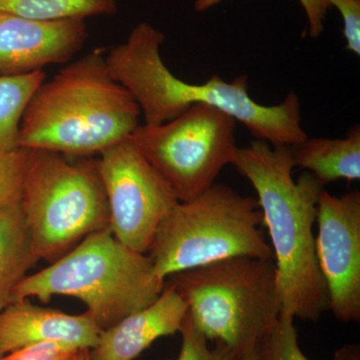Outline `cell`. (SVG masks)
<instances>
[{"label":"cell","instance_id":"10","mask_svg":"<svg viewBox=\"0 0 360 360\" xmlns=\"http://www.w3.org/2000/svg\"><path fill=\"white\" fill-rule=\"evenodd\" d=\"M315 255L329 310L345 323L360 321V193L322 191L317 205Z\"/></svg>","mask_w":360,"mask_h":360},{"label":"cell","instance_id":"5","mask_svg":"<svg viewBox=\"0 0 360 360\" xmlns=\"http://www.w3.org/2000/svg\"><path fill=\"white\" fill-rule=\"evenodd\" d=\"M262 226L257 198L214 184L193 200L174 205L156 231L149 257L165 281L179 272L226 258L274 259Z\"/></svg>","mask_w":360,"mask_h":360},{"label":"cell","instance_id":"22","mask_svg":"<svg viewBox=\"0 0 360 360\" xmlns=\"http://www.w3.org/2000/svg\"><path fill=\"white\" fill-rule=\"evenodd\" d=\"M340 11L343 20L345 49L360 56V0H326Z\"/></svg>","mask_w":360,"mask_h":360},{"label":"cell","instance_id":"24","mask_svg":"<svg viewBox=\"0 0 360 360\" xmlns=\"http://www.w3.org/2000/svg\"><path fill=\"white\" fill-rule=\"evenodd\" d=\"M225 360H257V345L236 350L227 347Z\"/></svg>","mask_w":360,"mask_h":360},{"label":"cell","instance_id":"6","mask_svg":"<svg viewBox=\"0 0 360 360\" xmlns=\"http://www.w3.org/2000/svg\"><path fill=\"white\" fill-rule=\"evenodd\" d=\"M168 278L196 330L231 349L257 345L281 312L274 259L226 258Z\"/></svg>","mask_w":360,"mask_h":360},{"label":"cell","instance_id":"11","mask_svg":"<svg viewBox=\"0 0 360 360\" xmlns=\"http://www.w3.org/2000/svg\"><path fill=\"white\" fill-rule=\"evenodd\" d=\"M86 39L84 20H37L0 11V77L68 63Z\"/></svg>","mask_w":360,"mask_h":360},{"label":"cell","instance_id":"20","mask_svg":"<svg viewBox=\"0 0 360 360\" xmlns=\"http://www.w3.org/2000/svg\"><path fill=\"white\" fill-rule=\"evenodd\" d=\"M179 333L182 338L181 348L174 360H225L227 347L217 343L213 349L210 348L208 340L194 328L188 311Z\"/></svg>","mask_w":360,"mask_h":360},{"label":"cell","instance_id":"17","mask_svg":"<svg viewBox=\"0 0 360 360\" xmlns=\"http://www.w3.org/2000/svg\"><path fill=\"white\" fill-rule=\"evenodd\" d=\"M0 11L37 20H85L113 15L115 0H0Z\"/></svg>","mask_w":360,"mask_h":360},{"label":"cell","instance_id":"25","mask_svg":"<svg viewBox=\"0 0 360 360\" xmlns=\"http://www.w3.org/2000/svg\"><path fill=\"white\" fill-rule=\"evenodd\" d=\"M333 360H360L359 345H345L335 352Z\"/></svg>","mask_w":360,"mask_h":360},{"label":"cell","instance_id":"16","mask_svg":"<svg viewBox=\"0 0 360 360\" xmlns=\"http://www.w3.org/2000/svg\"><path fill=\"white\" fill-rule=\"evenodd\" d=\"M45 77L44 70L18 77H0V153L20 148L21 120Z\"/></svg>","mask_w":360,"mask_h":360},{"label":"cell","instance_id":"21","mask_svg":"<svg viewBox=\"0 0 360 360\" xmlns=\"http://www.w3.org/2000/svg\"><path fill=\"white\" fill-rule=\"evenodd\" d=\"M82 350L68 343L42 341L2 355L1 360H75Z\"/></svg>","mask_w":360,"mask_h":360},{"label":"cell","instance_id":"27","mask_svg":"<svg viewBox=\"0 0 360 360\" xmlns=\"http://www.w3.org/2000/svg\"><path fill=\"white\" fill-rule=\"evenodd\" d=\"M0 360H1V355H0Z\"/></svg>","mask_w":360,"mask_h":360},{"label":"cell","instance_id":"9","mask_svg":"<svg viewBox=\"0 0 360 360\" xmlns=\"http://www.w3.org/2000/svg\"><path fill=\"white\" fill-rule=\"evenodd\" d=\"M96 161L111 231L130 250L146 255L161 221L179 202L176 194L130 139L106 148Z\"/></svg>","mask_w":360,"mask_h":360},{"label":"cell","instance_id":"18","mask_svg":"<svg viewBox=\"0 0 360 360\" xmlns=\"http://www.w3.org/2000/svg\"><path fill=\"white\" fill-rule=\"evenodd\" d=\"M257 360H309L298 345L295 317L288 314H279L257 345Z\"/></svg>","mask_w":360,"mask_h":360},{"label":"cell","instance_id":"23","mask_svg":"<svg viewBox=\"0 0 360 360\" xmlns=\"http://www.w3.org/2000/svg\"><path fill=\"white\" fill-rule=\"evenodd\" d=\"M224 0H195L194 8L196 11H205L217 6ZM302 4L307 18V33L312 39L321 37L326 27L328 6L326 0H298Z\"/></svg>","mask_w":360,"mask_h":360},{"label":"cell","instance_id":"14","mask_svg":"<svg viewBox=\"0 0 360 360\" xmlns=\"http://www.w3.org/2000/svg\"><path fill=\"white\" fill-rule=\"evenodd\" d=\"M295 167L314 175L322 186L338 179H360V127L355 125L345 139L307 137L290 148Z\"/></svg>","mask_w":360,"mask_h":360},{"label":"cell","instance_id":"1","mask_svg":"<svg viewBox=\"0 0 360 360\" xmlns=\"http://www.w3.org/2000/svg\"><path fill=\"white\" fill-rule=\"evenodd\" d=\"M165 35L148 22L135 26L129 39L106 56L111 75L139 104L146 124H162L196 103L210 104L243 123L258 141L295 146L309 137L302 129V103L295 91L283 103L264 105L248 94L246 75L227 82L213 75L201 84L175 77L160 54Z\"/></svg>","mask_w":360,"mask_h":360},{"label":"cell","instance_id":"26","mask_svg":"<svg viewBox=\"0 0 360 360\" xmlns=\"http://www.w3.org/2000/svg\"><path fill=\"white\" fill-rule=\"evenodd\" d=\"M75 360H90L89 349H82Z\"/></svg>","mask_w":360,"mask_h":360},{"label":"cell","instance_id":"8","mask_svg":"<svg viewBox=\"0 0 360 360\" xmlns=\"http://www.w3.org/2000/svg\"><path fill=\"white\" fill-rule=\"evenodd\" d=\"M236 120L196 103L162 124L139 125L130 141L169 184L179 201L193 200L215 184L238 151Z\"/></svg>","mask_w":360,"mask_h":360},{"label":"cell","instance_id":"15","mask_svg":"<svg viewBox=\"0 0 360 360\" xmlns=\"http://www.w3.org/2000/svg\"><path fill=\"white\" fill-rule=\"evenodd\" d=\"M20 200L0 210V311L13 302V291L35 262Z\"/></svg>","mask_w":360,"mask_h":360},{"label":"cell","instance_id":"13","mask_svg":"<svg viewBox=\"0 0 360 360\" xmlns=\"http://www.w3.org/2000/svg\"><path fill=\"white\" fill-rule=\"evenodd\" d=\"M188 307L174 286L165 283L160 297L104 329L90 360H134L155 340L179 333Z\"/></svg>","mask_w":360,"mask_h":360},{"label":"cell","instance_id":"4","mask_svg":"<svg viewBox=\"0 0 360 360\" xmlns=\"http://www.w3.org/2000/svg\"><path fill=\"white\" fill-rule=\"evenodd\" d=\"M165 283L149 255L123 245L110 226L89 234L49 266L27 274L14 288L13 302L77 298L104 330L155 302Z\"/></svg>","mask_w":360,"mask_h":360},{"label":"cell","instance_id":"7","mask_svg":"<svg viewBox=\"0 0 360 360\" xmlns=\"http://www.w3.org/2000/svg\"><path fill=\"white\" fill-rule=\"evenodd\" d=\"M20 205L37 260L56 262L89 234L110 226L105 189L94 160H71L32 149Z\"/></svg>","mask_w":360,"mask_h":360},{"label":"cell","instance_id":"3","mask_svg":"<svg viewBox=\"0 0 360 360\" xmlns=\"http://www.w3.org/2000/svg\"><path fill=\"white\" fill-rule=\"evenodd\" d=\"M139 104L111 75L101 49L40 84L21 120L20 148L85 158L129 139Z\"/></svg>","mask_w":360,"mask_h":360},{"label":"cell","instance_id":"2","mask_svg":"<svg viewBox=\"0 0 360 360\" xmlns=\"http://www.w3.org/2000/svg\"><path fill=\"white\" fill-rule=\"evenodd\" d=\"M232 165L257 191L276 260L281 314L316 321L329 310L314 232L324 186L309 172L293 179L290 146L255 139L238 148Z\"/></svg>","mask_w":360,"mask_h":360},{"label":"cell","instance_id":"12","mask_svg":"<svg viewBox=\"0 0 360 360\" xmlns=\"http://www.w3.org/2000/svg\"><path fill=\"white\" fill-rule=\"evenodd\" d=\"M101 333L87 311L71 315L37 307L28 300H18L0 311V355L42 341L90 350L96 347Z\"/></svg>","mask_w":360,"mask_h":360},{"label":"cell","instance_id":"19","mask_svg":"<svg viewBox=\"0 0 360 360\" xmlns=\"http://www.w3.org/2000/svg\"><path fill=\"white\" fill-rule=\"evenodd\" d=\"M30 155L32 149L23 148L0 153V210L20 200Z\"/></svg>","mask_w":360,"mask_h":360}]
</instances>
